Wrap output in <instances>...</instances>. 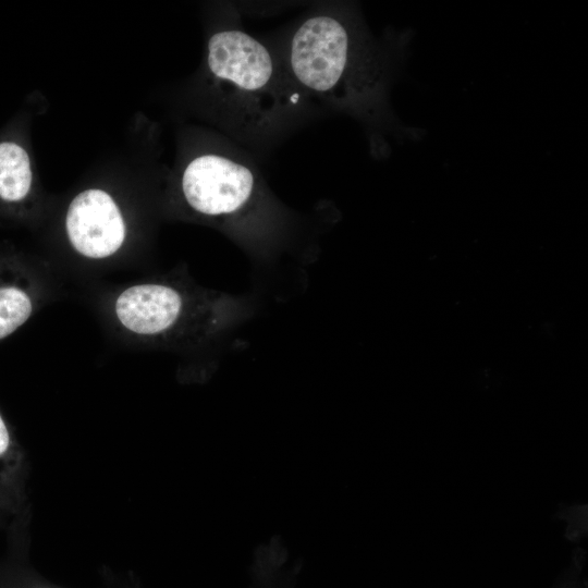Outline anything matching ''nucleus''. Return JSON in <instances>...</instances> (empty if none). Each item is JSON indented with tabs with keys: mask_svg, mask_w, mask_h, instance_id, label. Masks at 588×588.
I'll return each instance as SVG.
<instances>
[{
	"mask_svg": "<svg viewBox=\"0 0 588 588\" xmlns=\"http://www.w3.org/2000/svg\"><path fill=\"white\" fill-rule=\"evenodd\" d=\"M358 48L357 37L345 22L331 15L313 16L292 38L291 70L305 88L338 95L359 82Z\"/></svg>",
	"mask_w": 588,
	"mask_h": 588,
	"instance_id": "f257e3e1",
	"label": "nucleus"
},
{
	"mask_svg": "<svg viewBox=\"0 0 588 588\" xmlns=\"http://www.w3.org/2000/svg\"><path fill=\"white\" fill-rule=\"evenodd\" d=\"M255 187L253 172L244 164L220 155L193 159L182 175L187 204L206 216H225L241 210Z\"/></svg>",
	"mask_w": 588,
	"mask_h": 588,
	"instance_id": "f03ea898",
	"label": "nucleus"
},
{
	"mask_svg": "<svg viewBox=\"0 0 588 588\" xmlns=\"http://www.w3.org/2000/svg\"><path fill=\"white\" fill-rule=\"evenodd\" d=\"M65 231L73 249L88 259H106L124 244L126 226L112 196L100 188L77 194L69 205Z\"/></svg>",
	"mask_w": 588,
	"mask_h": 588,
	"instance_id": "7ed1b4c3",
	"label": "nucleus"
},
{
	"mask_svg": "<svg viewBox=\"0 0 588 588\" xmlns=\"http://www.w3.org/2000/svg\"><path fill=\"white\" fill-rule=\"evenodd\" d=\"M207 62L217 79L247 96L268 90L274 77L267 48L237 29L220 30L210 37Z\"/></svg>",
	"mask_w": 588,
	"mask_h": 588,
	"instance_id": "20e7f679",
	"label": "nucleus"
},
{
	"mask_svg": "<svg viewBox=\"0 0 588 588\" xmlns=\"http://www.w3.org/2000/svg\"><path fill=\"white\" fill-rule=\"evenodd\" d=\"M186 310L182 292L162 283L133 284L113 302V315L120 327L138 338L167 335L181 324Z\"/></svg>",
	"mask_w": 588,
	"mask_h": 588,
	"instance_id": "39448f33",
	"label": "nucleus"
},
{
	"mask_svg": "<svg viewBox=\"0 0 588 588\" xmlns=\"http://www.w3.org/2000/svg\"><path fill=\"white\" fill-rule=\"evenodd\" d=\"M33 174L26 150L14 142L0 143V198L19 203L30 192Z\"/></svg>",
	"mask_w": 588,
	"mask_h": 588,
	"instance_id": "423d86ee",
	"label": "nucleus"
},
{
	"mask_svg": "<svg viewBox=\"0 0 588 588\" xmlns=\"http://www.w3.org/2000/svg\"><path fill=\"white\" fill-rule=\"evenodd\" d=\"M33 311L34 298L28 289L17 282H1L0 341L21 328Z\"/></svg>",
	"mask_w": 588,
	"mask_h": 588,
	"instance_id": "0eeeda50",
	"label": "nucleus"
},
{
	"mask_svg": "<svg viewBox=\"0 0 588 588\" xmlns=\"http://www.w3.org/2000/svg\"><path fill=\"white\" fill-rule=\"evenodd\" d=\"M17 452L10 429L0 413V473L17 463Z\"/></svg>",
	"mask_w": 588,
	"mask_h": 588,
	"instance_id": "6e6552de",
	"label": "nucleus"
},
{
	"mask_svg": "<svg viewBox=\"0 0 588 588\" xmlns=\"http://www.w3.org/2000/svg\"><path fill=\"white\" fill-rule=\"evenodd\" d=\"M33 588H58V587L44 585V586H36V587H33Z\"/></svg>",
	"mask_w": 588,
	"mask_h": 588,
	"instance_id": "1a4fd4ad",
	"label": "nucleus"
},
{
	"mask_svg": "<svg viewBox=\"0 0 588 588\" xmlns=\"http://www.w3.org/2000/svg\"><path fill=\"white\" fill-rule=\"evenodd\" d=\"M564 588H568V587L565 586Z\"/></svg>",
	"mask_w": 588,
	"mask_h": 588,
	"instance_id": "9d476101",
	"label": "nucleus"
}]
</instances>
